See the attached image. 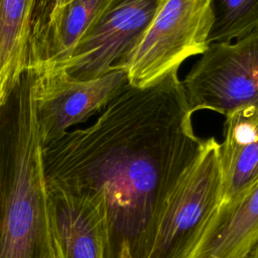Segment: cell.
I'll return each mask as SVG.
<instances>
[{"instance_id": "12", "label": "cell", "mask_w": 258, "mask_h": 258, "mask_svg": "<svg viewBox=\"0 0 258 258\" xmlns=\"http://www.w3.org/2000/svg\"><path fill=\"white\" fill-rule=\"evenodd\" d=\"M210 43L232 42L258 30V0H212Z\"/></svg>"}, {"instance_id": "5", "label": "cell", "mask_w": 258, "mask_h": 258, "mask_svg": "<svg viewBox=\"0 0 258 258\" xmlns=\"http://www.w3.org/2000/svg\"><path fill=\"white\" fill-rule=\"evenodd\" d=\"M182 85L194 113L210 110L227 116L258 106V30L232 42L210 43Z\"/></svg>"}, {"instance_id": "9", "label": "cell", "mask_w": 258, "mask_h": 258, "mask_svg": "<svg viewBox=\"0 0 258 258\" xmlns=\"http://www.w3.org/2000/svg\"><path fill=\"white\" fill-rule=\"evenodd\" d=\"M258 245V179L208 223L188 258H248Z\"/></svg>"}, {"instance_id": "10", "label": "cell", "mask_w": 258, "mask_h": 258, "mask_svg": "<svg viewBox=\"0 0 258 258\" xmlns=\"http://www.w3.org/2000/svg\"><path fill=\"white\" fill-rule=\"evenodd\" d=\"M219 152L223 177L221 206L258 179V106H246L226 116Z\"/></svg>"}, {"instance_id": "2", "label": "cell", "mask_w": 258, "mask_h": 258, "mask_svg": "<svg viewBox=\"0 0 258 258\" xmlns=\"http://www.w3.org/2000/svg\"><path fill=\"white\" fill-rule=\"evenodd\" d=\"M36 76L24 71L0 105V258H54Z\"/></svg>"}, {"instance_id": "3", "label": "cell", "mask_w": 258, "mask_h": 258, "mask_svg": "<svg viewBox=\"0 0 258 258\" xmlns=\"http://www.w3.org/2000/svg\"><path fill=\"white\" fill-rule=\"evenodd\" d=\"M212 0H160L150 24L119 69L129 85L146 88L210 45Z\"/></svg>"}, {"instance_id": "13", "label": "cell", "mask_w": 258, "mask_h": 258, "mask_svg": "<svg viewBox=\"0 0 258 258\" xmlns=\"http://www.w3.org/2000/svg\"><path fill=\"white\" fill-rule=\"evenodd\" d=\"M72 1L73 0H34L30 34L37 30L54 11Z\"/></svg>"}, {"instance_id": "7", "label": "cell", "mask_w": 258, "mask_h": 258, "mask_svg": "<svg viewBox=\"0 0 258 258\" xmlns=\"http://www.w3.org/2000/svg\"><path fill=\"white\" fill-rule=\"evenodd\" d=\"M36 75L34 101L43 146L61 138L70 127L101 113L129 86L122 69L88 81L74 80L61 70Z\"/></svg>"}, {"instance_id": "8", "label": "cell", "mask_w": 258, "mask_h": 258, "mask_svg": "<svg viewBox=\"0 0 258 258\" xmlns=\"http://www.w3.org/2000/svg\"><path fill=\"white\" fill-rule=\"evenodd\" d=\"M47 211L54 258H105L107 226L91 200L47 185Z\"/></svg>"}, {"instance_id": "1", "label": "cell", "mask_w": 258, "mask_h": 258, "mask_svg": "<svg viewBox=\"0 0 258 258\" xmlns=\"http://www.w3.org/2000/svg\"><path fill=\"white\" fill-rule=\"evenodd\" d=\"M178 71L128 86L93 124L43 146L45 181L96 203L107 226L105 258H147L165 203L202 153Z\"/></svg>"}, {"instance_id": "14", "label": "cell", "mask_w": 258, "mask_h": 258, "mask_svg": "<svg viewBox=\"0 0 258 258\" xmlns=\"http://www.w3.org/2000/svg\"><path fill=\"white\" fill-rule=\"evenodd\" d=\"M120 258H132L128 246H124V247L122 248L121 253H120Z\"/></svg>"}, {"instance_id": "4", "label": "cell", "mask_w": 258, "mask_h": 258, "mask_svg": "<svg viewBox=\"0 0 258 258\" xmlns=\"http://www.w3.org/2000/svg\"><path fill=\"white\" fill-rule=\"evenodd\" d=\"M220 143L206 139L196 162L169 195L147 258H188L222 199Z\"/></svg>"}, {"instance_id": "15", "label": "cell", "mask_w": 258, "mask_h": 258, "mask_svg": "<svg viewBox=\"0 0 258 258\" xmlns=\"http://www.w3.org/2000/svg\"><path fill=\"white\" fill-rule=\"evenodd\" d=\"M248 258H258V245L254 248V250L252 251V253Z\"/></svg>"}, {"instance_id": "6", "label": "cell", "mask_w": 258, "mask_h": 258, "mask_svg": "<svg viewBox=\"0 0 258 258\" xmlns=\"http://www.w3.org/2000/svg\"><path fill=\"white\" fill-rule=\"evenodd\" d=\"M160 0H110L57 70L78 81L102 77L120 64L144 33ZM51 71V70H50Z\"/></svg>"}, {"instance_id": "11", "label": "cell", "mask_w": 258, "mask_h": 258, "mask_svg": "<svg viewBox=\"0 0 258 258\" xmlns=\"http://www.w3.org/2000/svg\"><path fill=\"white\" fill-rule=\"evenodd\" d=\"M34 0H0V105L28 66Z\"/></svg>"}]
</instances>
